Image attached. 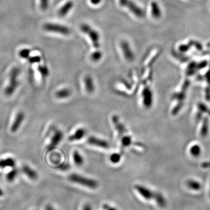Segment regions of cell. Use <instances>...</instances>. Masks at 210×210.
<instances>
[{
  "instance_id": "obj_1",
  "label": "cell",
  "mask_w": 210,
  "mask_h": 210,
  "mask_svg": "<svg viewBox=\"0 0 210 210\" xmlns=\"http://www.w3.org/2000/svg\"><path fill=\"white\" fill-rule=\"evenodd\" d=\"M19 70L18 69H13L9 75L7 85L4 88V94L7 97H11L15 92L18 88L19 82Z\"/></svg>"
},
{
  "instance_id": "obj_2",
  "label": "cell",
  "mask_w": 210,
  "mask_h": 210,
  "mask_svg": "<svg viewBox=\"0 0 210 210\" xmlns=\"http://www.w3.org/2000/svg\"><path fill=\"white\" fill-rule=\"evenodd\" d=\"M69 181L77 185L87 187L90 189H96L98 187V183L97 180L87 178L81 174H73L69 176Z\"/></svg>"
},
{
  "instance_id": "obj_3",
  "label": "cell",
  "mask_w": 210,
  "mask_h": 210,
  "mask_svg": "<svg viewBox=\"0 0 210 210\" xmlns=\"http://www.w3.org/2000/svg\"><path fill=\"white\" fill-rule=\"evenodd\" d=\"M81 30L89 36L95 48L97 49L99 47V35L92 29L88 25L83 24L81 26Z\"/></svg>"
},
{
  "instance_id": "obj_4",
  "label": "cell",
  "mask_w": 210,
  "mask_h": 210,
  "mask_svg": "<svg viewBox=\"0 0 210 210\" xmlns=\"http://www.w3.org/2000/svg\"><path fill=\"white\" fill-rule=\"evenodd\" d=\"M46 31L59 33L63 35H69L70 33V30L69 28L60 25L47 24L44 26Z\"/></svg>"
},
{
  "instance_id": "obj_5",
  "label": "cell",
  "mask_w": 210,
  "mask_h": 210,
  "mask_svg": "<svg viewBox=\"0 0 210 210\" xmlns=\"http://www.w3.org/2000/svg\"><path fill=\"white\" fill-rule=\"evenodd\" d=\"M142 101L144 106L146 109H150L153 104V94L148 86H145L142 91Z\"/></svg>"
},
{
  "instance_id": "obj_6",
  "label": "cell",
  "mask_w": 210,
  "mask_h": 210,
  "mask_svg": "<svg viewBox=\"0 0 210 210\" xmlns=\"http://www.w3.org/2000/svg\"><path fill=\"white\" fill-rule=\"evenodd\" d=\"M25 118V116L24 112H18L16 113L11 123V127H10V130L12 133H15L20 129L22 123H24Z\"/></svg>"
},
{
  "instance_id": "obj_7",
  "label": "cell",
  "mask_w": 210,
  "mask_h": 210,
  "mask_svg": "<svg viewBox=\"0 0 210 210\" xmlns=\"http://www.w3.org/2000/svg\"><path fill=\"white\" fill-rule=\"evenodd\" d=\"M87 143L90 146H94L101 148L107 149L109 148L110 145L109 142L105 140L101 139L95 136H90L87 138Z\"/></svg>"
},
{
  "instance_id": "obj_8",
  "label": "cell",
  "mask_w": 210,
  "mask_h": 210,
  "mask_svg": "<svg viewBox=\"0 0 210 210\" xmlns=\"http://www.w3.org/2000/svg\"><path fill=\"white\" fill-rule=\"evenodd\" d=\"M134 188L137 190L138 193L140 194L142 198L146 200H150L154 198L155 193L146 187L140 185H137L135 186Z\"/></svg>"
},
{
  "instance_id": "obj_9",
  "label": "cell",
  "mask_w": 210,
  "mask_h": 210,
  "mask_svg": "<svg viewBox=\"0 0 210 210\" xmlns=\"http://www.w3.org/2000/svg\"><path fill=\"white\" fill-rule=\"evenodd\" d=\"M124 7H127L130 11L138 18H143L144 16V11L131 1H130L129 0H127L125 3Z\"/></svg>"
},
{
  "instance_id": "obj_10",
  "label": "cell",
  "mask_w": 210,
  "mask_h": 210,
  "mask_svg": "<svg viewBox=\"0 0 210 210\" xmlns=\"http://www.w3.org/2000/svg\"><path fill=\"white\" fill-rule=\"evenodd\" d=\"M120 47L125 59L129 61H133L134 55L129 43L125 41H122L120 43Z\"/></svg>"
},
{
  "instance_id": "obj_11",
  "label": "cell",
  "mask_w": 210,
  "mask_h": 210,
  "mask_svg": "<svg viewBox=\"0 0 210 210\" xmlns=\"http://www.w3.org/2000/svg\"><path fill=\"white\" fill-rule=\"evenodd\" d=\"M63 137L62 132L60 130H56L50 138V142L49 144V150H52L55 148L61 141Z\"/></svg>"
},
{
  "instance_id": "obj_12",
  "label": "cell",
  "mask_w": 210,
  "mask_h": 210,
  "mask_svg": "<svg viewBox=\"0 0 210 210\" xmlns=\"http://www.w3.org/2000/svg\"><path fill=\"white\" fill-rule=\"evenodd\" d=\"M86 130L84 128L77 129L69 137V141H80L82 138L85 137Z\"/></svg>"
},
{
  "instance_id": "obj_13",
  "label": "cell",
  "mask_w": 210,
  "mask_h": 210,
  "mask_svg": "<svg viewBox=\"0 0 210 210\" xmlns=\"http://www.w3.org/2000/svg\"><path fill=\"white\" fill-rule=\"evenodd\" d=\"M84 84L85 91L87 93H92L95 91V86L94 84V81H93L92 78L91 76L87 75L84 78Z\"/></svg>"
},
{
  "instance_id": "obj_14",
  "label": "cell",
  "mask_w": 210,
  "mask_h": 210,
  "mask_svg": "<svg viewBox=\"0 0 210 210\" xmlns=\"http://www.w3.org/2000/svg\"><path fill=\"white\" fill-rule=\"evenodd\" d=\"M22 170L23 172V173L28 177V178L32 180H35L37 179V174L36 172L31 167H30L28 165H24L22 166Z\"/></svg>"
},
{
  "instance_id": "obj_15",
  "label": "cell",
  "mask_w": 210,
  "mask_h": 210,
  "mask_svg": "<svg viewBox=\"0 0 210 210\" xmlns=\"http://www.w3.org/2000/svg\"><path fill=\"white\" fill-rule=\"evenodd\" d=\"M71 94L72 92L71 89L65 88L57 90L54 93V95L58 99H65L69 97Z\"/></svg>"
},
{
  "instance_id": "obj_16",
  "label": "cell",
  "mask_w": 210,
  "mask_h": 210,
  "mask_svg": "<svg viewBox=\"0 0 210 210\" xmlns=\"http://www.w3.org/2000/svg\"><path fill=\"white\" fill-rule=\"evenodd\" d=\"M15 166V161L11 157L0 159V169L6 168H13Z\"/></svg>"
},
{
  "instance_id": "obj_17",
  "label": "cell",
  "mask_w": 210,
  "mask_h": 210,
  "mask_svg": "<svg viewBox=\"0 0 210 210\" xmlns=\"http://www.w3.org/2000/svg\"><path fill=\"white\" fill-rule=\"evenodd\" d=\"M187 187L189 190L194 191V192H197L201 190L202 189V185L200 182L194 180H189L187 182Z\"/></svg>"
},
{
  "instance_id": "obj_18",
  "label": "cell",
  "mask_w": 210,
  "mask_h": 210,
  "mask_svg": "<svg viewBox=\"0 0 210 210\" xmlns=\"http://www.w3.org/2000/svg\"><path fill=\"white\" fill-rule=\"evenodd\" d=\"M154 198L155 200V202H157L158 206L160 208H163L166 206L167 202L165 198L161 193H155Z\"/></svg>"
},
{
  "instance_id": "obj_19",
  "label": "cell",
  "mask_w": 210,
  "mask_h": 210,
  "mask_svg": "<svg viewBox=\"0 0 210 210\" xmlns=\"http://www.w3.org/2000/svg\"><path fill=\"white\" fill-rule=\"evenodd\" d=\"M151 5L152 16L157 19L159 18L161 16L162 12L159 5L155 1L152 2Z\"/></svg>"
},
{
  "instance_id": "obj_20",
  "label": "cell",
  "mask_w": 210,
  "mask_h": 210,
  "mask_svg": "<svg viewBox=\"0 0 210 210\" xmlns=\"http://www.w3.org/2000/svg\"><path fill=\"white\" fill-rule=\"evenodd\" d=\"M73 160L74 164L78 166H81L84 163V158L77 151H74L73 152Z\"/></svg>"
},
{
  "instance_id": "obj_21",
  "label": "cell",
  "mask_w": 210,
  "mask_h": 210,
  "mask_svg": "<svg viewBox=\"0 0 210 210\" xmlns=\"http://www.w3.org/2000/svg\"><path fill=\"white\" fill-rule=\"evenodd\" d=\"M73 3L71 1H69L59 9L58 15L60 16H64L67 14V13L72 9L73 7Z\"/></svg>"
},
{
  "instance_id": "obj_22",
  "label": "cell",
  "mask_w": 210,
  "mask_h": 210,
  "mask_svg": "<svg viewBox=\"0 0 210 210\" xmlns=\"http://www.w3.org/2000/svg\"><path fill=\"white\" fill-rule=\"evenodd\" d=\"M121 146L123 148L128 147L130 146H131V142H132V139L131 137L129 135H123L121 138Z\"/></svg>"
},
{
  "instance_id": "obj_23",
  "label": "cell",
  "mask_w": 210,
  "mask_h": 210,
  "mask_svg": "<svg viewBox=\"0 0 210 210\" xmlns=\"http://www.w3.org/2000/svg\"><path fill=\"white\" fill-rule=\"evenodd\" d=\"M121 158V155L118 153L113 154L110 157V160L113 163H116L120 161Z\"/></svg>"
},
{
  "instance_id": "obj_24",
  "label": "cell",
  "mask_w": 210,
  "mask_h": 210,
  "mask_svg": "<svg viewBox=\"0 0 210 210\" xmlns=\"http://www.w3.org/2000/svg\"><path fill=\"white\" fill-rule=\"evenodd\" d=\"M17 176V171L16 170L14 169L11 170L9 173H8L7 175V179L9 182H12L16 178Z\"/></svg>"
},
{
  "instance_id": "obj_25",
  "label": "cell",
  "mask_w": 210,
  "mask_h": 210,
  "mask_svg": "<svg viewBox=\"0 0 210 210\" xmlns=\"http://www.w3.org/2000/svg\"><path fill=\"white\" fill-rule=\"evenodd\" d=\"M102 56V54L101 52H93L91 54V59L92 60V61L97 62L101 58Z\"/></svg>"
},
{
  "instance_id": "obj_26",
  "label": "cell",
  "mask_w": 210,
  "mask_h": 210,
  "mask_svg": "<svg viewBox=\"0 0 210 210\" xmlns=\"http://www.w3.org/2000/svg\"><path fill=\"white\" fill-rule=\"evenodd\" d=\"M190 49V46L187 45H181L179 47V50L181 52H186Z\"/></svg>"
},
{
  "instance_id": "obj_27",
  "label": "cell",
  "mask_w": 210,
  "mask_h": 210,
  "mask_svg": "<svg viewBox=\"0 0 210 210\" xmlns=\"http://www.w3.org/2000/svg\"><path fill=\"white\" fill-rule=\"evenodd\" d=\"M199 152H200V150H199L198 146H193L191 148V154H193L194 156H197V155L199 154Z\"/></svg>"
},
{
  "instance_id": "obj_28",
  "label": "cell",
  "mask_w": 210,
  "mask_h": 210,
  "mask_svg": "<svg viewBox=\"0 0 210 210\" xmlns=\"http://www.w3.org/2000/svg\"><path fill=\"white\" fill-rule=\"evenodd\" d=\"M103 208L105 210H117L115 208H114L113 207H111L110 206L108 205V204H105L103 206Z\"/></svg>"
},
{
  "instance_id": "obj_29",
  "label": "cell",
  "mask_w": 210,
  "mask_h": 210,
  "mask_svg": "<svg viewBox=\"0 0 210 210\" xmlns=\"http://www.w3.org/2000/svg\"><path fill=\"white\" fill-rule=\"evenodd\" d=\"M82 210H92V207L91 206V205H89L88 204H86L83 207Z\"/></svg>"
},
{
  "instance_id": "obj_30",
  "label": "cell",
  "mask_w": 210,
  "mask_h": 210,
  "mask_svg": "<svg viewBox=\"0 0 210 210\" xmlns=\"http://www.w3.org/2000/svg\"><path fill=\"white\" fill-rule=\"evenodd\" d=\"M90 2L91 4H93L94 5H97L101 2V0H90Z\"/></svg>"
},
{
  "instance_id": "obj_31",
  "label": "cell",
  "mask_w": 210,
  "mask_h": 210,
  "mask_svg": "<svg viewBox=\"0 0 210 210\" xmlns=\"http://www.w3.org/2000/svg\"><path fill=\"white\" fill-rule=\"evenodd\" d=\"M127 1V0H119V3H120L121 6L124 7L125 3H126Z\"/></svg>"
},
{
  "instance_id": "obj_32",
  "label": "cell",
  "mask_w": 210,
  "mask_h": 210,
  "mask_svg": "<svg viewBox=\"0 0 210 210\" xmlns=\"http://www.w3.org/2000/svg\"><path fill=\"white\" fill-rule=\"evenodd\" d=\"M46 210H56L53 207L51 206H47L46 207Z\"/></svg>"
},
{
  "instance_id": "obj_33",
  "label": "cell",
  "mask_w": 210,
  "mask_h": 210,
  "mask_svg": "<svg viewBox=\"0 0 210 210\" xmlns=\"http://www.w3.org/2000/svg\"><path fill=\"white\" fill-rule=\"evenodd\" d=\"M3 191H2V190H1V189H0V196L3 195Z\"/></svg>"
}]
</instances>
